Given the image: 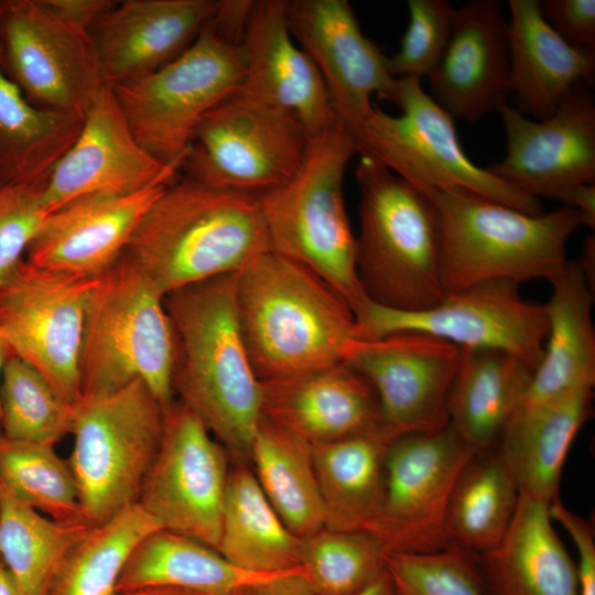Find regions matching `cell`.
Masks as SVG:
<instances>
[{"mask_svg":"<svg viewBox=\"0 0 595 595\" xmlns=\"http://www.w3.org/2000/svg\"><path fill=\"white\" fill-rule=\"evenodd\" d=\"M161 526L132 504L94 526L64 556L46 595H118L120 573L137 543Z\"/></svg>","mask_w":595,"mask_h":595,"instance_id":"38","label":"cell"},{"mask_svg":"<svg viewBox=\"0 0 595 595\" xmlns=\"http://www.w3.org/2000/svg\"><path fill=\"white\" fill-rule=\"evenodd\" d=\"M383 554L367 531L324 528L301 539L300 566L313 595H353L385 571Z\"/></svg>","mask_w":595,"mask_h":595,"instance_id":"41","label":"cell"},{"mask_svg":"<svg viewBox=\"0 0 595 595\" xmlns=\"http://www.w3.org/2000/svg\"><path fill=\"white\" fill-rule=\"evenodd\" d=\"M167 185L130 194H90L65 204L46 216L25 260L42 269L100 277L126 250L144 214Z\"/></svg>","mask_w":595,"mask_h":595,"instance_id":"22","label":"cell"},{"mask_svg":"<svg viewBox=\"0 0 595 595\" xmlns=\"http://www.w3.org/2000/svg\"><path fill=\"white\" fill-rule=\"evenodd\" d=\"M388 101L400 116L374 105L359 123L347 127L357 153L369 156L431 196L436 191L464 188L530 215L544 213L539 198L477 166L464 152L454 118L416 77L396 78Z\"/></svg>","mask_w":595,"mask_h":595,"instance_id":"8","label":"cell"},{"mask_svg":"<svg viewBox=\"0 0 595 595\" xmlns=\"http://www.w3.org/2000/svg\"><path fill=\"white\" fill-rule=\"evenodd\" d=\"M353 595H392V586L386 569L376 580Z\"/></svg>","mask_w":595,"mask_h":595,"instance_id":"50","label":"cell"},{"mask_svg":"<svg viewBox=\"0 0 595 595\" xmlns=\"http://www.w3.org/2000/svg\"><path fill=\"white\" fill-rule=\"evenodd\" d=\"M118 595H206L201 592L178 588V587H169V586H149L137 588L128 592L119 593Z\"/></svg>","mask_w":595,"mask_h":595,"instance_id":"49","label":"cell"},{"mask_svg":"<svg viewBox=\"0 0 595 595\" xmlns=\"http://www.w3.org/2000/svg\"><path fill=\"white\" fill-rule=\"evenodd\" d=\"M3 184L1 181H0V185Z\"/></svg>","mask_w":595,"mask_h":595,"instance_id":"54","label":"cell"},{"mask_svg":"<svg viewBox=\"0 0 595 595\" xmlns=\"http://www.w3.org/2000/svg\"><path fill=\"white\" fill-rule=\"evenodd\" d=\"M506 134L505 158L493 174L539 198L559 201L569 187L595 184V102L578 84L552 115L531 119L509 104L498 111Z\"/></svg>","mask_w":595,"mask_h":595,"instance_id":"18","label":"cell"},{"mask_svg":"<svg viewBox=\"0 0 595 595\" xmlns=\"http://www.w3.org/2000/svg\"><path fill=\"white\" fill-rule=\"evenodd\" d=\"M392 595H483L475 561L450 543L428 554L385 552Z\"/></svg>","mask_w":595,"mask_h":595,"instance_id":"42","label":"cell"},{"mask_svg":"<svg viewBox=\"0 0 595 595\" xmlns=\"http://www.w3.org/2000/svg\"><path fill=\"white\" fill-rule=\"evenodd\" d=\"M158 454L142 483L139 504L162 529L217 551L228 479L226 453L181 400L163 408Z\"/></svg>","mask_w":595,"mask_h":595,"instance_id":"16","label":"cell"},{"mask_svg":"<svg viewBox=\"0 0 595 595\" xmlns=\"http://www.w3.org/2000/svg\"><path fill=\"white\" fill-rule=\"evenodd\" d=\"M12 355H14V354H13L9 343L7 342V339L4 338V336L2 335V333L0 331V376H1V372H2V369H3V366H4L6 361ZM0 423H1V408H0Z\"/></svg>","mask_w":595,"mask_h":595,"instance_id":"52","label":"cell"},{"mask_svg":"<svg viewBox=\"0 0 595 595\" xmlns=\"http://www.w3.org/2000/svg\"><path fill=\"white\" fill-rule=\"evenodd\" d=\"M543 356L519 408L541 404L595 386V329L591 283L577 261L551 282ZM518 408V409H519Z\"/></svg>","mask_w":595,"mask_h":595,"instance_id":"28","label":"cell"},{"mask_svg":"<svg viewBox=\"0 0 595 595\" xmlns=\"http://www.w3.org/2000/svg\"><path fill=\"white\" fill-rule=\"evenodd\" d=\"M46 181L0 185V285L25 259L48 215L43 202Z\"/></svg>","mask_w":595,"mask_h":595,"instance_id":"44","label":"cell"},{"mask_svg":"<svg viewBox=\"0 0 595 595\" xmlns=\"http://www.w3.org/2000/svg\"><path fill=\"white\" fill-rule=\"evenodd\" d=\"M360 339L401 331L426 333L463 348L510 353L534 372L549 332L545 304L526 301L518 284L495 280L445 294L434 307L398 312L368 300L355 311Z\"/></svg>","mask_w":595,"mask_h":595,"instance_id":"15","label":"cell"},{"mask_svg":"<svg viewBox=\"0 0 595 595\" xmlns=\"http://www.w3.org/2000/svg\"><path fill=\"white\" fill-rule=\"evenodd\" d=\"M510 96L522 115L542 120L576 85L595 78V50L565 42L541 14L539 0H508Z\"/></svg>","mask_w":595,"mask_h":595,"instance_id":"26","label":"cell"},{"mask_svg":"<svg viewBox=\"0 0 595 595\" xmlns=\"http://www.w3.org/2000/svg\"><path fill=\"white\" fill-rule=\"evenodd\" d=\"M462 348L436 336L401 331L356 339L343 363L372 386L382 429L393 441L447 426V402Z\"/></svg>","mask_w":595,"mask_h":595,"instance_id":"17","label":"cell"},{"mask_svg":"<svg viewBox=\"0 0 595 595\" xmlns=\"http://www.w3.org/2000/svg\"><path fill=\"white\" fill-rule=\"evenodd\" d=\"M301 539L280 519L253 472L228 474L217 551L236 567L257 575L301 569Z\"/></svg>","mask_w":595,"mask_h":595,"instance_id":"32","label":"cell"},{"mask_svg":"<svg viewBox=\"0 0 595 595\" xmlns=\"http://www.w3.org/2000/svg\"><path fill=\"white\" fill-rule=\"evenodd\" d=\"M0 479L21 501L63 522L87 521L68 462L54 445L0 434Z\"/></svg>","mask_w":595,"mask_h":595,"instance_id":"39","label":"cell"},{"mask_svg":"<svg viewBox=\"0 0 595 595\" xmlns=\"http://www.w3.org/2000/svg\"><path fill=\"white\" fill-rule=\"evenodd\" d=\"M221 595H313L302 567L292 572L259 578Z\"/></svg>","mask_w":595,"mask_h":595,"instance_id":"48","label":"cell"},{"mask_svg":"<svg viewBox=\"0 0 595 595\" xmlns=\"http://www.w3.org/2000/svg\"><path fill=\"white\" fill-rule=\"evenodd\" d=\"M268 576L236 567L218 551L196 539L158 529L143 537L131 551L120 573L117 592L169 586L221 595Z\"/></svg>","mask_w":595,"mask_h":595,"instance_id":"33","label":"cell"},{"mask_svg":"<svg viewBox=\"0 0 595 595\" xmlns=\"http://www.w3.org/2000/svg\"><path fill=\"white\" fill-rule=\"evenodd\" d=\"M94 526L53 520L15 497L0 479V556L19 595H46L67 552Z\"/></svg>","mask_w":595,"mask_h":595,"instance_id":"36","label":"cell"},{"mask_svg":"<svg viewBox=\"0 0 595 595\" xmlns=\"http://www.w3.org/2000/svg\"><path fill=\"white\" fill-rule=\"evenodd\" d=\"M240 332L260 381L343 363L360 339L347 301L317 274L273 251L237 273Z\"/></svg>","mask_w":595,"mask_h":595,"instance_id":"2","label":"cell"},{"mask_svg":"<svg viewBox=\"0 0 595 595\" xmlns=\"http://www.w3.org/2000/svg\"><path fill=\"white\" fill-rule=\"evenodd\" d=\"M98 278L42 269L24 259L0 285V331L13 354L74 408L82 399V345Z\"/></svg>","mask_w":595,"mask_h":595,"instance_id":"13","label":"cell"},{"mask_svg":"<svg viewBox=\"0 0 595 595\" xmlns=\"http://www.w3.org/2000/svg\"><path fill=\"white\" fill-rule=\"evenodd\" d=\"M270 250L256 195L210 187L183 175L152 203L125 251L165 296L237 273Z\"/></svg>","mask_w":595,"mask_h":595,"instance_id":"3","label":"cell"},{"mask_svg":"<svg viewBox=\"0 0 595 595\" xmlns=\"http://www.w3.org/2000/svg\"><path fill=\"white\" fill-rule=\"evenodd\" d=\"M0 56L32 105L79 120L106 86L90 31L41 0H0Z\"/></svg>","mask_w":595,"mask_h":595,"instance_id":"12","label":"cell"},{"mask_svg":"<svg viewBox=\"0 0 595 595\" xmlns=\"http://www.w3.org/2000/svg\"><path fill=\"white\" fill-rule=\"evenodd\" d=\"M475 564L483 595H578L577 564L553 530L549 505L522 494L501 541Z\"/></svg>","mask_w":595,"mask_h":595,"instance_id":"27","label":"cell"},{"mask_svg":"<svg viewBox=\"0 0 595 595\" xmlns=\"http://www.w3.org/2000/svg\"><path fill=\"white\" fill-rule=\"evenodd\" d=\"M0 595H19L14 577L0 556Z\"/></svg>","mask_w":595,"mask_h":595,"instance_id":"51","label":"cell"},{"mask_svg":"<svg viewBox=\"0 0 595 595\" xmlns=\"http://www.w3.org/2000/svg\"><path fill=\"white\" fill-rule=\"evenodd\" d=\"M409 24L399 50L388 57L394 78L428 77L448 43L455 8L447 0H408Z\"/></svg>","mask_w":595,"mask_h":595,"instance_id":"43","label":"cell"},{"mask_svg":"<svg viewBox=\"0 0 595 595\" xmlns=\"http://www.w3.org/2000/svg\"><path fill=\"white\" fill-rule=\"evenodd\" d=\"M391 441L380 428L312 445L326 529L369 531L382 498L385 458Z\"/></svg>","mask_w":595,"mask_h":595,"instance_id":"31","label":"cell"},{"mask_svg":"<svg viewBox=\"0 0 595 595\" xmlns=\"http://www.w3.org/2000/svg\"><path fill=\"white\" fill-rule=\"evenodd\" d=\"M461 348L447 402L448 425L482 453L499 441L521 404L533 370L504 350Z\"/></svg>","mask_w":595,"mask_h":595,"instance_id":"30","label":"cell"},{"mask_svg":"<svg viewBox=\"0 0 595 595\" xmlns=\"http://www.w3.org/2000/svg\"><path fill=\"white\" fill-rule=\"evenodd\" d=\"M289 32L320 71L336 117L347 127L389 99L396 78L388 56L360 28L346 0H285Z\"/></svg>","mask_w":595,"mask_h":595,"instance_id":"19","label":"cell"},{"mask_svg":"<svg viewBox=\"0 0 595 595\" xmlns=\"http://www.w3.org/2000/svg\"><path fill=\"white\" fill-rule=\"evenodd\" d=\"M249 457L271 506L298 538L325 528L312 445L261 418Z\"/></svg>","mask_w":595,"mask_h":595,"instance_id":"34","label":"cell"},{"mask_svg":"<svg viewBox=\"0 0 595 595\" xmlns=\"http://www.w3.org/2000/svg\"><path fill=\"white\" fill-rule=\"evenodd\" d=\"M163 405L136 379L74 408L68 465L84 516L100 524L136 504L163 435Z\"/></svg>","mask_w":595,"mask_h":595,"instance_id":"9","label":"cell"},{"mask_svg":"<svg viewBox=\"0 0 595 595\" xmlns=\"http://www.w3.org/2000/svg\"><path fill=\"white\" fill-rule=\"evenodd\" d=\"M284 3L285 0L253 1L240 44L245 64L240 87L266 102L293 111L313 138L337 117L320 71L293 42Z\"/></svg>","mask_w":595,"mask_h":595,"instance_id":"25","label":"cell"},{"mask_svg":"<svg viewBox=\"0 0 595 595\" xmlns=\"http://www.w3.org/2000/svg\"><path fill=\"white\" fill-rule=\"evenodd\" d=\"M214 0H123L90 31L106 86L145 76L197 39L216 12Z\"/></svg>","mask_w":595,"mask_h":595,"instance_id":"23","label":"cell"},{"mask_svg":"<svg viewBox=\"0 0 595 595\" xmlns=\"http://www.w3.org/2000/svg\"><path fill=\"white\" fill-rule=\"evenodd\" d=\"M260 385L261 418L310 445L382 428L372 386L345 363Z\"/></svg>","mask_w":595,"mask_h":595,"instance_id":"24","label":"cell"},{"mask_svg":"<svg viewBox=\"0 0 595 595\" xmlns=\"http://www.w3.org/2000/svg\"><path fill=\"white\" fill-rule=\"evenodd\" d=\"M430 198L439 217L445 294L495 280L551 283L569 262V239L583 225L569 206L530 215L464 188Z\"/></svg>","mask_w":595,"mask_h":595,"instance_id":"4","label":"cell"},{"mask_svg":"<svg viewBox=\"0 0 595 595\" xmlns=\"http://www.w3.org/2000/svg\"><path fill=\"white\" fill-rule=\"evenodd\" d=\"M311 140L293 111L239 86L203 116L181 171L210 187L258 196L299 173Z\"/></svg>","mask_w":595,"mask_h":595,"instance_id":"10","label":"cell"},{"mask_svg":"<svg viewBox=\"0 0 595 595\" xmlns=\"http://www.w3.org/2000/svg\"><path fill=\"white\" fill-rule=\"evenodd\" d=\"M355 153L349 130L336 118L312 138L292 180L257 196L271 250L317 274L353 311L367 300L344 201L345 171Z\"/></svg>","mask_w":595,"mask_h":595,"instance_id":"6","label":"cell"},{"mask_svg":"<svg viewBox=\"0 0 595 595\" xmlns=\"http://www.w3.org/2000/svg\"><path fill=\"white\" fill-rule=\"evenodd\" d=\"M181 171L144 150L133 136L111 87L105 86L82 128L46 181L43 202L50 214L90 194H130L170 184Z\"/></svg>","mask_w":595,"mask_h":595,"instance_id":"20","label":"cell"},{"mask_svg":"<svg viewBox=\"0 0 595 595\" xmlns=\"http://www.w3.org/2000/svg\"><path fill=\"white\" fill-rule=\"evenodd\" d=\"M549 515L561 523L576 545L578 595H595V541L591 522L569 510L559 498L550 502Z\"/></svg>","mask_w":595,"mask_h":595,"instance_id":"46","label":"cell"},{"mask_svg":"<svg viewBox=\"0 0 595 595\" xmlns=\"http://www.w3.org/2000/svg\"><path fill=\"white\" fill-rule=\"evenodd\" d=\"M1 377L2 435L55 445L71 433L74 407L57 394L37 369L12 355L6 361Z\"/></svg>","mask_w":595,"mask_h":595,"instance_id":"40","label":"cell"},{"mask_svg":"<svg viewBox=\"0 0 595 595\" xmlns=\"http://www.w3.org/2000/svg\"><path fill=\"white\" fill-rule=\"evenodd\" d=\"M541 14L569 44L595 50V0H539Z\"/></svg>","mask_w":595,"mask_h":595,"instance_id":"45","label":"cell"},{"mask_svg":"<svg viewBox=\"0 0 595 595\" xmlns=\"http://www.w3.org/2000/svg\"><path fill=\"white\" fill-rule=\"evenodd\" d=\"M241 47L212 20L180 56L111 87L139 144L165 164L182 165L203 116L244 82Z\"/></svg>","mask_w":595,"mask_h":595,"instance_id":"11","label":"cell"},{"mask_svg":"<svg viewBox=\"0 0 595 595\" xmlns=\"http://www.w3.org/2000/svg\"><path fill=\"white\" fill-rule=\"evenodd\" d=\"M57 17L91 31L116 6L112 0H41Z\"/></svg>","mask_w":595,"mask_h":595,"instance_id":"47","label":"cell"},{"mask_svg":"<svg viewBox=\"0 0 595 595\" xmlns=\"http://www.w3.org/2000/svg\"><path fill=\"white\" fill-rule=\"evenodd\" d=\"M518 495L515 478L498 453L476 454L450 498L445 522L448 542L479 553L495 548L511 522Z\"/></svg>","mask_w":595,"mask_h":595,"instance_id":"37","label":"cell"},{"mask_svg":"<svg viewBox=\"0 0 595 595\" xmlns=\"http://www.w3.org/2000/svg\"><path fill=\"white\" fill-rule=\"evenodd\" d=\"M426 78L430 96L453 118L477 122L508 104V20L498 0L455 9L446 48Z\"/></svg>","mask_w":595,"mask_h":595,"instance_id":"21","label":"cell"},{"mask_svg":"<svg viewBox=\"0 0 595 595\" xmlns=\"http://www.w3.org/2000/svg\"><path fill=\"white\" fill-rule=\"evenodd\" d=\"M476 454L448 424L390 442L382 498L368 531L385 552L428 554L450 544L445 530L450 498Z\"/></svg>","mask_w":595,"mask_h":595,"instance_id":"14","label":"cell"},{"mask_svg":"<svg viewBox=\"0 0 595 595\" xmlns=\"http://www.w3.org/2000/svg\"><path fill=\"white\" fill-rule=\"evenodd\" d=\"M174 335L164 295L123 251L97 281L80 354L82 398L141 379L162 403L174 398Z\"/></svg>","mask_w":595,"mask_h":595,"instance_id":"7","label":"cell"},{"mask_svg":"<svg viewBox=\"0 0 595 595\" xmlns=\"http://www.w3.org/2000/svg\"><path fill=\"white\" fill-rule=\"evenodd\" d=\"M0 434H1V423H0Z\"/></svg>","mask_w":595,"mask_h":595,"instance_id":"53","label":"cell"},{"mask_svg":"<svg viewBox=\"0 0 595 595\" xmlns=\"http://www.w3.org/2000/svg\"><path fill=\"white\" fill-rule=\"evenodd\" d=\"M355 176L360 217L356 271L365 298L398 312L436 306L445 292L432 199L366 155H360Z\"/></svg>","mask_w":595,"mask_h":595,"instance_id":"5","label":"cell"},{"mask_svg":"<svg viewBox=\"0 0 595 595\" xmlns=\"http://www.w3.org/2000/svg\"><path fill=\"white\" fill-rule=\"evenodd\" d=\"M237 273L173 291L164 305L174 335V396L216 440L249 455L261 421V385L240 332Z\"/></svg>","mask_w":595,"mask_h":595,"instance_id":"1","label":"cell"},{"mask_svg":"<svg viewBox=\"0 0 595 595\" xmlns=\"http://www.w3.org/2000/svg\"><path fill=\"white\" fill-rule=\"evenodd\" d=\"M592 399L593 388H586L516 411L499 439L497 453L519 494L548 505L558 498L567 452L592 415Z\"/></svg>","mask_w":595,"mask_h":595,"instance_id":"29","label":"cell"},{"mask_svg":"<svg viewBox=\"0 0 595 595\" xmlns=\"http://www.w3.org/2000/svg\"><path fill=\"white\" fill-rule=\"evenodd\" d=\"M83 120L32 105L7 75L0 56V181L47 180Z\"/></svg>","mask_w":595,"mask_h":595,"instance_id":"35","label":"cell"}]
</instances>
